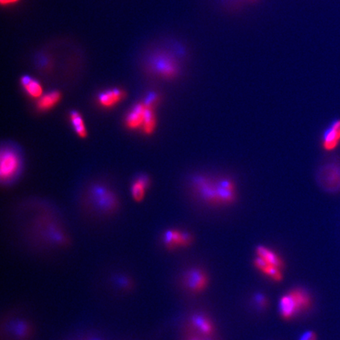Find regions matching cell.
<instances>
[{"label":"cell","instance_id":"cell-1","mask_svg":"<svg viewBox=\"0 0 340 340\" xmlns=\"http://www.w3.org/2000/svg\"><path fill=\"white\" fill-rule=\"evenodd\" d=\"M191 184L196 194L207 204L226 206L236 200V188L231 179L197 175L193 177Z\"/></svg>","mask_w":340,"mask_h":340},{"label":"cell","instance_id":"cell-2","mask_svg":"<svg viewBox=\"0 0 340 340\" xmlns=\"http://www.w3.org/2000/svg\"><path fill=\"white\" fill-rule=\"evenodd\" d=\"M312 299L306 290L301 288L292 289L283 295L279 301V312L286 321H290L299 313L309 309Z\"/></svg>","mask_w":340,"mask_h":340},{"label":"cell","instance_id":"cell-3","mask_svg":"<svg viewBox=\"0 0 340 340\" xmlns=\"http://www.w3.org/2000/svg\"><path fill=\"white\" fill-rule=\"evenodd\" d=\"M148 69L151 74L161 79L172 81L181 74V64L169 52L158 51L150 57Z\"/></svg>","mask_w":340,"mask_h":340},{"label":"cell","instance_id":"cell-4","mask_svg":"<svg viewBox=\"0 0 340 340\" xmlns=\"http://www.w3.org/2000/svg\"><path fill=\"white\" fill-rule=\"evenodd\" d=\"M317 181L320 187L327 192L340 191V163L332 161L320 167L317 173Z\"/></svg>","mask_w":340,"mask_h":340},{"label":"cell","instance_id":"cell-5","mask_svg":"<svg viewBox=\"0 0 340 340\" xmlns=\"http://www.w3.org/2000/svg\"><path fill=\"white\" fill-rule=\"evenodd\" d=\"M187 332L204 335L215 336L216 327L213 320L203 312H196L189 317L187 321Z\"/></svg>","mask_w":340,"mask_h":340},{"label":"cell","instance_id":"cell-6","mask_svg":"<svg viewBox=\"0 0 340 340\" xmlns=\"http://www.w3.org/2000/svg\"><path fill=\"white\" fill-rule=\"evenodd\" d=\"M184 287L193 294H200L209 285V277L206 271L195 267L184 273L183 277Z\"/></svg>","mask_w":340,"mask_h":340},{"label":"cell","instance_id":"cell-7","mask_svg":"<svg viewBox=\"0 0 340 340\" xmlns=\"http://www.w3.org/2000/svg\"><path fill=\"white\" fill-rule=\"evenodd\" d=\"M20 168V159L11 149L3 150L0 158V176L2 180H9L16 175Z\"/></svg>","mask_w":340,"mask_h":340},{"label":"cell","instance_id":"cell-8","mask_svg":"<svg viewBox=\"0 0 340 340\" xmlns=\"http://www.w3.org/2000/svg\"><path fill=\"white\" fill-rule=\"evenodd\" d=\"M192 241V235L189 232L171 229L164 234V242L168 250L186 248L191 245Z\"/></svg>","mask_w":340,"mask_h":340},{"label":"cell","instance_id":"cell-9","mask_svg":"<svg viewBox=\"0 0 340 340\" xmlns=\"http://www.w3.org/2000/svg\"><path fill=\"white\" fill-rule=\"evenodd\" d=\"M340 143V119H336L327 127L322 135V147L326 151L335 149Z\"/></svg>","mask_w":340,"mask_h":340},{"label":"cell","instance_id":"cell-10","mask_svg":"<svg viewBox=\"0 0 340 340\" xmlns=\"http://www.w3.org/2000/svg\"><path fill=\"white\" fill-rule=\"evenodd\" d=\"M148 106L145 102L136 104L126 117V126L131 129L143 127Z\"/></svg>","mask_w":340,"mask_h":340},{"label":"cell","instance_id":"cell-11","mask_svg":"<svg viewBox=\"0 0 340 340\" xmlns=\"http://www.w3.org/2000/svg\"><path fill=\"white\" fill-rule=\"evenodd\" d=\"M124 91L118 88L107 90L100 93L98 96V102L100 106L105 108H110L117 105L124 99Z\"/></svg>","mask_w":340,"mask_h":340},{"label":"cell","instance_id":"cell-12","mask_svg":"<svg viewBox=\"0 0 340 340\" xmlns=\"http://www.w3.org/2000/svg\"><path fill=\"white\" fill-rule=\"evenodd\" d=\"M255 252H256L257 256L264 259L268 264L281 269V270L284 267V262L281 257L277 252L267 248L265 246H258Z\"/></svg>","mask_w":340,"mask_h":340},{"label":"cell","instance_id":"cell-13","mask_svg":"<svg viewBox=\"0 0 340 340\" xmlns=\"http://www.w3.org/2000/svg\"><path fill=\"white\" fill-rule=\"evenodd\" d=\"M21 84L30 96L33 99H40L43 95V88L39 81L29 76H24L21 79Z\"/></svg>","mask_w":340,"mask_h":340},{"label":"cell","instance_id":"cell-14","mask_svg":"<svg viewBox=\"0 0 340 340\" xmlns=\"http://www.w3.org/2000/svg\"><path fill=\"white\" fill-rule=\"evenodd\" d=\"M60 100L61 94L59 91H52L43 94L38 101V109L43 111L51 110L57 105V103H59Z\"/></svg>","mask_w":340,"mask_h":340},{"label":"cell","instance_id":"cell-15","mask_svg":"<svg viewBox=\"0 0 340 340\" xmlns=\"http://www.w3.org/2000/svg\"><path fill=\"white\" fill-rule=\"evenodd\" d=\"M149 185V179L146 176L138 177L132 187V197L136 201L140 202L144 198L146 190Z\"/></svg>","mask_w":340,"mask_h":340},{"label":"cell","instance_id":"cell-16","mask_svg":"<svg viewBox=\"0 0 340 340\" xmlns=\"http://www.w3.org/2000/svg\"><path fill=\"white\" fill-rule=\"evenodd\" d=\"M261 0H221L222 6L230 12L240 11L244 7L255 5Z\"/></svg>","mask_w":340,"mask_h":340},{"label":"cell","instance_id":"cell-17","mask_svg":"<svg viewBox=\"0 0 340 340\" xmlns=\"http://www.w3.org/2000/svg\"><path fill=\"white\" fill-rule=\"evenodd\" d=\"M148 104V111L146 113V118H145L144 123H143V129L146 134H151L153 133L157 126V118L155 113V107L156 105H154L153 103H148L144 101Z\"/></svg>","mask_w":340,"mask_h":340},{"label":"cell","instance_id":"cell-18","mask_svg":"<svg viewBox=\"0 0 340 340\" xmlns=\"http://www.w3.org/2000/svg\"><path fill=\"white\" fill-rule=\"evenodd\" d=\"M70 120L76 133L81 138L86 137L88 132L81 114L78 111L71 112Z\"/></svg>","mask_w":340,"mask_h":340},{"label":"cell","instance_id":"cell-19","mask_svg":"<svg viewBox=\"0 0 340 340\" xmlns=\"http://www.w3.org/2000/svg\"><path fill=\"white\" fill-rule=\"evenodd\" d=\"M261 273H262L264 276L270 277L273 281L280 282L283 278L281 269L273 266L270 264H267L266 266L261 270Z\"/></svg>","mask_w":340,"mask_h":340},{"label":"cell","instance_id":"cell-20","mask_svg":"<svg viewBox=\"0 0 340 340\" xmlns=\"http://www.w3.org/2000/svg\"><path fill=\"white\" fill-rule=\"evenodd\" d=\"M13 332L18 338H25L29 332V327L24 321H17L13 326Z\"/></svg>","mask_w":340,"mask_h":340},{"label":"cell","instance_id":"cell-21","mask_svg":"<svg viewBox=\"0 0 340 340\" xmlns=\"http://www.w3.org/2000/svg\"><path fill=\"white\" fill-rule=\"evenodd\" d=\"M254 302H255L260 308H266L267 306H268V299H267V298L265 297L264 295L258 293V294H256L254 296Z\"/></svg>","mask_w":340,"mask_h":340},{"label":"cell","instance_id":"cell-22","mask_svg":"<svg viewBox=\"0 0 340 340\" xmlns=\"http://www.w3.org/2000/svg\"><path fill=\"white\" fill-rule=\"evenodd\" d=\"M184 340H217L216 336H204V335H198V334L187 332Z\"/></svg>","mask_w":340,"mask_h":340},{"label":"cell","instance_id":"cell-23","mask_svg":"<svg viewBox=\"0 0 340 340\" xmlns=\"http://www.w3.org/2000/svg\"><path fill=\"white\" fill-rule=\"evenodd\" d=\"M299 340H316V335L312 331H307L301 335Z\"/></svg>","mask_w":340,"mask_h":340},{"label":"cell","instance_id":"cell-24","mask_svg":"<svg viewBox=\"0 0 340 340\" xmlns=\"http://www.w3.org/2000/svg\"><path fill=\"white\" fill-rule=\"evenodd\" d=\"M117 283H118L119 284L122 286V287H128L129 282L128 281L127 279L122 278V277H120V278L118 279V281H117Z\"/></svg>","mask_w":340,"mask_h":340},{"label":"cell","instance_id":"cell-25","mask_svg":"<svg viewBox=\"0 0 340 340\" xmlns=\"http://www.w3.org/2000/svg\"><path fill=\"white\" fill-rule=\"evenodd\" d=\"M3 5H10V4H15L19 0H0Z\"/></svg>","mask_w":340,"mask_h":340},{"label":"cell","instance_id":"cell-26","mask_svg":"<svg viewBox=\"0 0 340 340\" xmlns=\"http://www.w3.org/2000/svg\"><path fill=\"white\" fill-rule=\"evenodd\" d=\"M92 340H99V339H92Z\"/></svg>","mask_w":340,"mask_h":340}]
</instances>
